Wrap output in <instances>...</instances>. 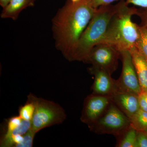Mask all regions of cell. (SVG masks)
<instances>
[{"label":"cell","mask_w":147,"mask_h":147,"mask_svg":"<svg viewBox=\"0 0 147 147\" xmlns=\"http://www.w3.org/2000/svg\"><path fill=\"white\" fill-rule=\"evenodd\" d=\"M96 9L87 0H67L52 20L55 46L69 61H75L79 39Z\"/></svg>","instance_id":"6da1fadb"},{"label":"cell","mask_w":147,"mask_h":147,"mask_svg":"<svg viewBox=\"0 0 147 147\" xmlns=\"http://www.w3.org/2000/svg\"><path fill=\"white\" fill-rule=\"evenodd\" d=\"M128 5L125 0H121L116 5L115 12L99 44L111 45L120 52L129 51L135 46L139 34V25L132 22L131 17L137 15L138 9Z\"/></svg>","instance_id":"7a4b0ae2"},{"label":"cell","mask_w":147,"mask_h":147,"mask_svg":"<svg viewBox=\"0 0 147 147\" xmlns=\"http://www.w3.org/2000/svg\"><path fill=\"white\" fill-rule=\"evenodd\" d=\"M116 9V5H111L96 9L79 39L75 61L87 63L92 50L105 35Z\"/></svg>","instance_id":"3957f363"},{"label":"cell","mask_w":147,"mask_h":147,"mask_svg":"<svg viewBox=\"0 0 147 147\" xmlns=\"http://www.w3.org/2000/svg\"><path fill=\"white\" fill-rule=\"evenodd\" d=\"M28 98L32 100L35 105L31 129L36 134L43 129L62 123L66 118L64 110L58 103L36 97L32 93Z\"/></svg>","instance_id":"277c9868"},{"label":"cell","mask_w":147,"mask_h":147,"mask_svg":"<svg viewBox=\"0 0 147 147\" xmlns=\"http://www.w3.org/2000/svg\"><path fill=\"white\" fill-rule=\"evenodd\" d=\"M130 125L129 119L112 102L102 116L88 127L91 131L96 134L119 136Z\"/></svg>","instance_id":"5b68a950"},{"label":"cell","mask_w":147,"mask_h":147,"mask_svg":"<svg viewBox=\"0 0 147 147\" xmlns=\"http://www.w3.org/2000/svg\"><path fill=\"white\" fill-rule=\"evenodd\" d=\"M120 57V52L115 47L101 43L92 50L87 63L92 64L90 69H100L112 75L117 68Z\"/></svg>","instance_id":"8992f818"},{"label":"cell","mask_w":147,"mask_h":147,"mask_svg":"<svg viewBox=\"0 0 147 147\" xmlns=\"http://www.w3.org/2000/svg\"><path fill=\"white\" fill-rule=\"evenodd\" d=\"M122 69L120 77L116 80L117 90L130 92L139 95L142 92L131 53L121 51Z\"/></svg>","instance_id":"52a82bcc"},{"label":"cell","mask_w":147,"mask_h":147,"mask_svg":"<svg viewBox=\"0 0 147 147\" xmlns=\"http://www.w3.org/2000/svg\"><path fill=\"white\" fill-rule=\"evenodd\" d=\"M111 102L110 96L93 93L88 96L84 100L81 121L91 125L102 116Z\"/></svg>","instance_id":"ba28073f"},{"label":"cell","mask_w":147,"mask_h":147,"mask_svg":"<svg viewBox=\"0 0 147 147\" xmlns=\"http://www.w3.org/2000/svg\"><path fill=\"white\" fill-rule=\"evenodd\" d=\"M138 95L130 92L117 90L110 98L112 102L130 119L140 109Z\"/></svg>","instance_id":"9c48e42d"},{"label":"cell","mask_w":147,"mask_h":147,"mask_svg":"<svg viewBox=\"0 0 147 147\" xmlns=\"http://www.w3.org/2000/svg\"><path fill=\"white\" fill-rule=\"evenodd\" d=\"M91 73L94 75L93 84L94 94L110 96L117 90L116 80L111 77V75L99 69H90Z\"/></svg>","instance_id":"30bf717a"},{"label":"cell","mask_w":147,"mask_h":147,"mask_svg":"<svg viewBox=\"0 0 147 147\" xmlns=\"http://www.w3.org/2000/svg\"><path fill=\"white\" fill-rule=\"evenodd\" d=\"M142 92H147V60L134 46L129 50Z\"/></svg>","instance_id":"8fae6325"},{"label":"cell","mask_w":147,"mask_h":147,"mask_svg":"<svg viewBox=\"0 0 147 147\" xmlns=\"http://www.w3.org/2000/svg\"><path fill=\"white\" fill-rule=\"evenodd\" d=\"M36 0H11L1 13L2 18H10L17 20L21 11L28 7L34 5Z\"/></svg>","instance_id":"7c38bea8"},{"label":"cell","mask_w":147,"mask_h":147,"mask_svg":"<svg viewBox=\"0 0 147 147\" xmlns=\"http://www.w3.org/2000/svg\"><path fill=\"white\" fill-rule=\"evenodd\" d=\"M22 119L20 116H13L9 119L7 122L6 131L1 138L0 141V146L9 147V138L11 133L21 124Z\"/></svg>","instance_id":"4fadbf2b"},{"label":"cell","mask_w":147,"mask_h":147,"mask_svg":"<svg viewBox=\"0 0 147 147\" xmlns=\"http://www.w3.org/2000/svg\"><path fill=\"white\" fill-rule=\"evenodd\" d=\"M130 125L137 131L147 132V112L139 109L129 119Z\"/></svg>","instance_id":"5bb4252c"},{"label":"cell","mask_w":147,"mask_h":147,"mask_svg":"<svg viewBox=\"0 0 147 147\" xmlns=\"http://www.w3.org/2000/svg\"><path fill=\"white\" fill-rule=\"evenodd\" d=\"M123 136L119 143V147H136L137 131L130 125L123 132Z\"/></svg>","instance_id":"9a60e30c"},{"label":"cell","mask_w":147,"mask_h":147,"mask_svg":"<svg viewBox=\"0 0 147 147\" xmlns=\"http://www.w3.org/2000/svg\"><path fill=\"white\" fill-rule=\"evenodd\" d=\"M135 47L147 60V27L139 26V34Z\"/></svg>","instance_id":"2e32d148"},{"label":"cell","mask_w":147,"mask_h":147,"mask_svg":"<svg viewBox=\"0 0 147 147\" xmlns=\"http://www.w3.org/2000/svg\"><path fill=\"white\" fill-rule=\"evenodd\" d=\"M35 111V105L32 100L28 98L25 105L19 108V116L22 120L31 121Z\"/></svg>","instance_id":"e0dca14e"},{"label":"cell","mask_w":147,"mask_h":147,"mask_svg":"<svg viewBox=\"0 0 147 147\" xmlns=\"http://www.w3.org/2000/svg\"><path fill=\"white\" fill-rule=\"evenodd\" d=\"M31 121L22 120L19 126L11 134L10 138H9V147H13L11 140V137L12 136L17 134L24 135L29 131V129L31 128Z\"/></svg>","instance_id":"ac0fdd59"},{"label":"cell","mask_w":147,"mask_h":147,"mask_svg":"<svg viewBox=\"0 0 147 147\" xmlns=\"http://www.w3.org/2000/svg\"><path fill=\"white\" fill-rule=\"evenodd\" d=\"M36 133L32 130L31 128L24 135L23 142L17 147H32L33 144L34 139Z\"/></svg>","instance_id":"d6986e66"},{"label":"cell","mask_w":147,"mask_h":147,"mask_svg":"<svg viewBox=\"0 0 147 147\" xmlns=\"http://www.w3.org/2000/svg\"><path fill=\"white\" fill-rule=\"evenodd\" d=\"M136 147H147V132L137 131Z\"/></svg>","instance_id":"ffe728a7"},{"label":"cell","mask_w":147,"mask_h":147,"mask_svg":"<svg viewBox=\"0 0 147 147\" xmlns=\"http://www.w3.org/2000/svg\"><path fill=\"white\" fill-rule=\"evenodd\" d=\"M94 8L97 9L100 7L111 5L118 0H87Z\"/></svg>","instance_id":"44dd1931"},{"label":"cell","mask_w":147,"mask_h":147,"mask_svg":"<svg viewBox=\"0 0 147 147\" xmlns=\"http://www.w3.org/2000/svg\"><path fill=\"white\" fill-rule=\"evenodd\" d=\"M140 110L147 112V92H142L138 95Z\"/></svg>","instance_id":"7402d4cb"},{"label":"cell","mask_w":147,"mask_h":147,"mask_svg":"<svg viewBox=\"0 0 147 147\" xmlns=\"http://www.w3.org/2000/svg\"><path fill=\"white\" fill-rule=\"evenodd\" d=\"M128 5L132 4L143 8H147V0H126Z\"/></svg>","instance_id":"603a6c76"},{"label":"cell","mask_w":147,"mask_h":147,"mask_svg":"<svg viewBox=\"0 0 147 147\" xmlns=\"http://www.w3.org/2000/svg\"><path fill=\"white\" fill-rule=\"evenodd\" d=\"M137 15L141 18L142 21V25L147 27V8H144L143 11L138 10Z\"/></svg>","instance_id":"cb8c5ba5"},{"label":"cell","mask_w":147,"mask_h":147,"mask_svg":"<svg viewBox=\"0 0 147 147\" xmlns=\"http://www.w3.org/2000/svg\"><path fill=\"white\" fill-rule=\"evenodd\" d=\"M11 1V0H0V5L3 8H5L8 5Z\"/></svg>","instance_id":"d4e9b609"},{"label":"cell","mask_w":147,"mask_h":147,"mask_svg":"<svg viewBox=\"0 0 147 147\" xmlns=\"http://www.w3.org/2000/svg\"><path fill=\"white\" fill-rule=\"evenodd\" d=\"M70 1H71L72 3H75L78 2H79L80 0H70Z\"/></svg>","instance_id":"484cf974"}]
</instances>
